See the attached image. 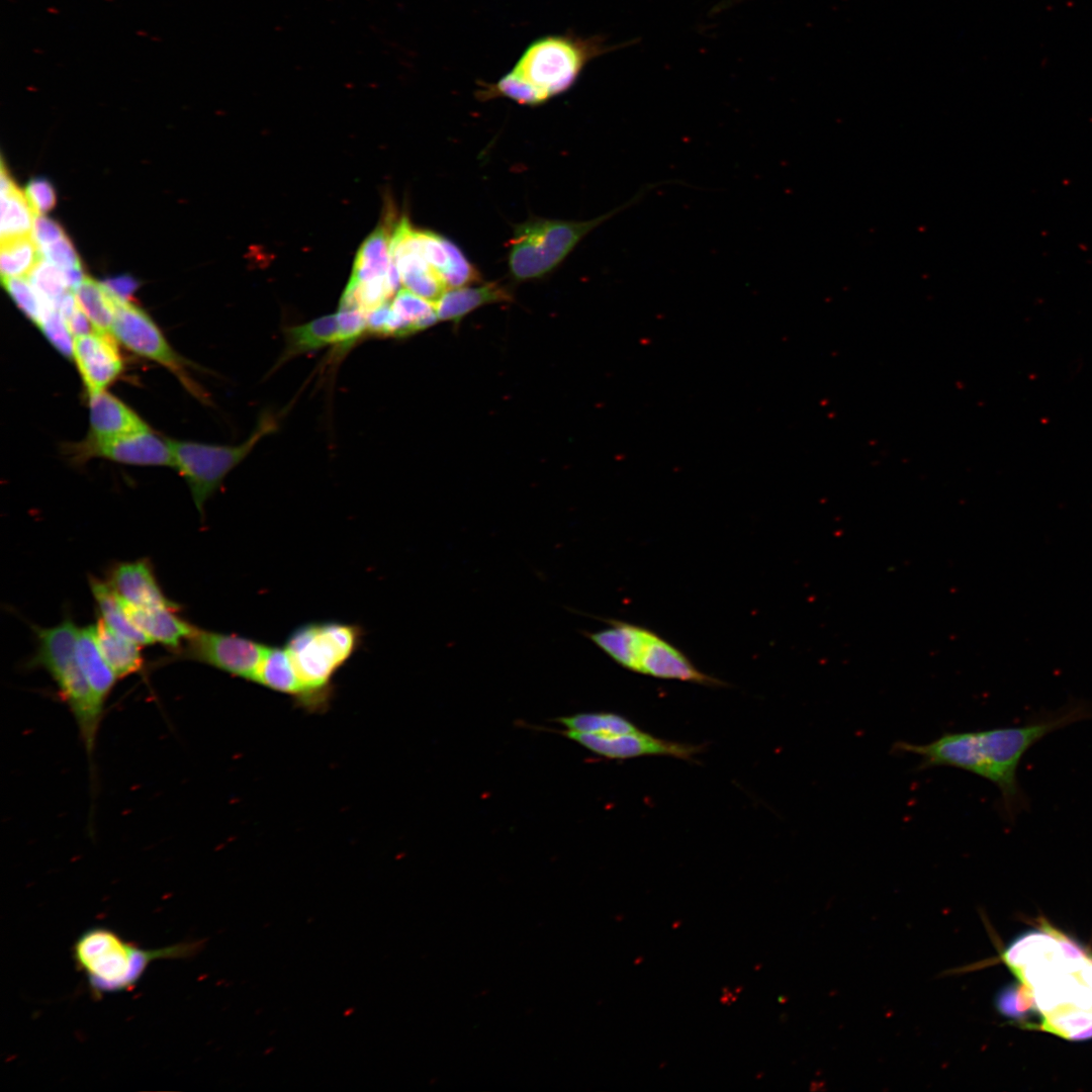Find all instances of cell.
<instances>
[{
	"label": "cell",
	"mask_w": 1092,
	"mask_h": 1092,
	"mask_svg": "<svg viewBox=\"0 0 1092 1092\" xmlns=\"http://www.w3.org/2000/svg\"><path fill=\"white\" fill-rule=\"evenodd\" d=\"M1091 717V703L1072 700L1056 710L1034 714L1021 726L947 732L923 744L898 741L892 751L919 756L918 769L950 766L988 780L1000 792L1002 816L1013 822L1028 808L1017 779L1023 755L1048 734Z\"/></svg>",
	"instance_id": "obj_1"
},
{
	"label": "cell",
	"mask_w": 1092,
	"mask_h": 1092,
	"mask_svg": "<svg viewBox=\"0 0 1092 1092\" xmlns=\"http://www.w3.org/2000/svg\"><path fill=\"white\" fill-rule=\"evenodd\" d=\"M1013 942L1002 960L1031 992L1043 1018L1092 1012V958L1055 929Z\"/></svg>",
	"instance_id": "obj_2"
},
{
	"label": "cell",
	"mask_w": 1092,
	"mask_h": 1092,
	"mask_svg": "<svg viewBox=\"0 0 1092 1092\" xmlns=\"http://www.w3.org/2000/svg\"><path fill=\"white\" fill-rule=\"evenodd\" d=\"M633 43L608 46L599 34L543 35L530 42L512 69L497 81L482 83L477 95L483 100L506 97L521 105H541L570 89L593 60Z\"/></svg>",
	"instance_id": "obj_3"
},
{
	"label": "cell",
	"mask_w": 1092,
	"mask_h": 1092,
	"mask_svg": "<svg viewBox=\"0 0 1092 1092\" xmlns=\"http://www.w3.org/2000/svg\"><path fill=\"white\" fill-rule=\"evenodd\" d=\"M363 639L362 626L338 621L305 623L289 634L284 647L301 689L299 707L308 712L329 708L334 677Z\"/></svg>",
	"instance_id": "obj_4"
},
{
	"label": "cell",
	"mask_w": 1092,
	"mask_h": 1092,
	"mask_svg": "<svg viewBox=\"0 0 1092 1092\" xmlns=\"http://www.w3.org/2000/svg\"><path fill=\"white\" fill-rule=\"evenodd\" d=\"M202 940L182 941L160 948H143L114 930L94 926L73 945V959L95 995L128 991L135 987L150 964L164 959H185L202 947Z\"/></svg>",
	"instance_id": "obj_5"
},
{
	"label": "cell",
	"mask_w": 1092,
	"mask_h": 1092,
	"mask_svg": "<svg viewBox=\"0 0 1092 1092\" xmlns=\"http://www.w3.org/2000/svg\"><path fill=\"white\" fill-rule=\"evenodd\" d=\"M78 630L70 618L52 627H34L36 650L28 665L43 669L56 684L92 763L104 707L95 699L79 665L76 655Z\"/></svg>",
	"instance_id": "obj_6"
},
{
	"label": "cell",
	"mask_w": 1092,
	"mask_h": 1092,
	"mask_svg": "<svg viewBox=\"0 0 1092 1092\" xmlns=\"http://www.w3.org/2000/svg\"><path fill=\"white\" fill-rule=\"evenodd\" d=\"M609 623L608 628L586 633V636L623 667L658 678L720 685L718 679L696 668L680 650L655 632L624 621L610 620Z\"/></svg>",
	"instance_id": "obj_7"
},
{
	"label": "cell",
	"mask_w": 1092,
	"mask_h": 1092,
	"mask_svg": "<svg viewBox=\"0 0 1092 1092\" xmlns=\"http://www.w3.org/2000/svg\"><path fill=\"white\" fill-rule=\"evenodd\" d=\"M643 193L604 215L585 221L531 218L515 226L509 266L518 281L541 278L554 270L592 230L640 200Z\"/></svg>",
	"instance_id": "obj_8"
},
{
	"label": "cell",
	"mask_w": 1092,
	"mask_h": 1092,
	"mask_svg": "<svg viewBox=\"0 0 1092 1092\" xmlns=\"http://www.w3.org/2000/svg\"><path fill=\"white\" fill-rule=\"evenodd\" d=\"M277 429L271 414H263L252 435L242 444L223 446L167 439L174 467L186 480L193 502L202 514L207 499L219 488L224 477L255 448L259 441Z\"/></svg>",
	"instance_id": "obj_9"
},
{
	"label": "cell",
	"mask_w": 1092,
	"mask_h": 1092,
	"mask_svg": "<svg viewBox=\"0 0 1092 1092\" xmlns=\"http://www.w3.org/2000/svg\"><path fill=\"white\" fill-rule=\"evenodd\" d=\"M178 655L209 665L234 677L254 681L268 645L233 633L197 628Z\"/></svg>",
	"instance_id": "obj_10"
},
{
	"label": "cell",
	"mask_w": 1092,
	"mask_h": 1092,
	"mask_svg": "<svg viewBox=\"0 0 1092 1092\" xmlns=\"http://www.w3.org/2000/svg\"><path fill=\"white\" fill-rule=\"evenodd\" d=\"M114 299L116 308L110 332L114 339L134 354L163 365L196 393L198 389L188 378L182 358L152 317L130 300Z\"/></svg>",
	"instance_id": "obj_11"
},
{
	"label": "cell",
	"mask_w": 1092,
	"mask_h": 1092,
	"mask_svg": "<svg viewBox=\"0 0 1092 1092\" xmlns=\"http://www.w3.org/2000/svg\"><path fill=\"white\" fill-rule=\"evenodd\" d=\"M74 448L78 460L98 457L127 465L174 467L167 439L152 430L107 440L88 437Z\"/></svg>",
	"instance_id": "obj_12"
},
{
	"label": "cell",
	"mask_w": 1092,
	"mask_h": 1092,
	"mask_svg": "<svg viewBox=\"0 0 1092 1092\" xmlns=\"http://www.w3.org/2000/svg\"><path fill=\"white\" fill-rule=\"evenodd\" d=\"M564 735L608 758L667 755L687 759L698 751L695 745L659 739L640 730L625 734H594L566 730Z\"/></svg>",
	"instance_id": "obj_13"
},
{
	"label": "cell",
	"mask_w": 1092,
	"mask_h": 1092,
	"mask_svg": "<svg viewBox=\"0 0 1092 1092\" xmlns=\"http://www.w3.org/2000/svg\"><path fill=\"white\" fill-rule=\"evenodd\" d=\"M116 342L111 334L94 330L74 337L72 360L88 393L106 390L122 373L123 361Z\"/></svg>",
	"instance_id": "obj_14"
},
{
	"label": "cell",
	"mask_w": 1092,
	"mask_h": 1092,
	"mask_svg": "<svg viewBox=\"0 0 1092 1092\" xmlns=\"http://www.w3.org/2000/svg\"><path fill=\"white\" fill-rule=\"evenodd\" d=\"M107 582L127 605L143 608L178 607L163 593L148 559L115 564L109 571Z\"/></svg>",
	"instance_id": "obj_15"
},
{
	"label": "cell",
	"mask_w": 1092,
	"mask_h": 1092,
	"mask_svg": "<svg viewBox=\"0 0 1092 1092\" xmlns=\"http://www.w3.org/2000/svg\"><path fill=\"white\" fill-rule=\"evenodd\" d=\"M88 398L89 437L107 440L151 430L135 412L106 390L88 393Z\"/></svg>",
	"instance_id": "obj_16"
},
{
	"label": "cell",
	"mask_w": 1092,
	"mask_h": 1092,
	"mask_svg": "<svg viewBox=\"0 0 1092 1092\" xmlns=\"http://www.w3.org/2000/svg\"><path fill=\"white\" fill-rule=\"evenodd\" d=\"M123 604L130 619L153 643H161L173 651H179L196 629L177 615L178 607L143 608Z\"/></svg>",
	"instance_id": "obj_17"
},
{
	"label": "cell",
	"mask_w": 1092,
	"mask_h": 1092,
	"mask_svg": "<svg viewBox=\"0 0 1092 1092\" xmlns=\"http://www.w3.org/2000/svg\"><path fill=\"white\" fill-rule=\"evenodd\" d=\"M76 655L95 699L105 708L118 677L101 654L95 639L93 625L79 628Z\"/></svg>",
	"instance_id": "obj_18"
},
{
	"label": "cell",
	"mask_w": 1092,
	"mask_h": 1092,
	"mask_svg": "<svg viewBox=\"0 0 1092 1092\" xmlns=\"http://www.w3.org/2000/svg\"><path fill=\"white\" fill-rule=\"evenodd\" d=\"M511 299L509 290L496 282L464 286L446 290L436 301V311L439 321H451L458 325L464 316L482 305Z\"/></svg>",
	"instance_id": "obj_19"
},
{
	"label": "cell",
	"mask_w": 1092,
	"mask_h": 1092,
	"mask_svg": "<svg viewBox=\"0 0 1092 1092\" xmlns=\"http://www.w3.org/2000/svg\"><path fill=\"white\" fill-rule=\"evenodd\" d=\"M0 185L1 242L31 236L35 213L25 192L15 184L3 161L1 162Z\"/></svg>",
	"instance_id": "obj_20"
},
{
	"label": "cell",
	"mask_w": 1092,
	"mask_h": 1092,
	"mask_svg": "<svg viewBox=\"0 0 1092 1092\" xmlns=\"http://www.w3.org/2000/svg\"><path fill=\"white\" fill-rule=\"evenodd\" d=\"M339 323L337 313L323 315L308 323L293 326L285 330L284 349L275 367L290 359L339 343Z\"/></svg>",
	"instance_id": "obj_21"
},
{
	"label": "cell",
	"mask_w": 1092,
	"mask_h": 1092,
	"mask_svg": "<svg viewBox=\"0 0 1092 1092\" xmlns=\"http://www.w3.org/2000/svg\"><path fill=\"white\" fill-rule=\"evenodd\" d=\"M93 627L101 654L118 679L138 673L144 668L145 659L141 645L110 629L100 618Z\"/></svg>",
	"instance_id": "obj_22"
},
{
	"label": "cell",
	"mask_w": 1092,
	"mask_h": 1092,
	"mask_svg": "<svg viewBox=\"0 0 1092 1092\" xmlns=\"http://www.w3.org/2000/svg\"><path fill=\"white\" fill-rule=\"evenodd\" d=\"M89 584L98 608L99 618L110 629L141 646L153 644V641L130 619L122 600L108 582L90 576Z\"/></svg>",
	"instance_id": "obj_23"
},
{
	"label": "cell",
	"mask_w": 1092,
	"mask_h": 1092,
	"mask_svg": "<svg viewBox=\"0 0 1092 1092\" xmlns=\"http://www.w3.org/2000/svg\"><path fill=\"white\" fill-rule=\"evenodd\" d=\"M391 235L387 225H380L365 239L356 255L350 282L362 283L387 275Z\"/></svg>",
	"instance_id": "obj_24"
},
{
	"label": "cell",
	"mask_w": 1092,
	"mask_h": 1092,
	"mask_svg": "<svg viewBox=\"0 0 1092 1092\" xmlns=\"http://www.w3.org/2000/svg\"><path fill=\"white\" fill-rule=\"evenodd\" d=\"M254 682L284 694L298 704L301 689L285 647L268 645Z\"/></svg>",
	"instance_id": "obj_25"
},
{
	"label": "cell",
	"mask_w": 1092,
	"mask_h": 1092,
	"mask_svg": "<svg viewBox=\"0 0 1092 1092\" xmlns=\"http://www.w3.org/2000/svg\"><path fill=\"white\" fill-rule=\"evenodd\" d=\"M72 292L79 308L88 318L93 330L110 334L116 303L104 284L85 275L84 279Z\"/></svg>",
	"instance_id": "obj_26"
},
{
	"label": "cell",
	"mask_w": 1092,
	"mask_h": 1092,
	"mask_svg": "<svg viewBox=\"0 0 1092 1092\" xmlns=\"http://www.w3.org/2000/svg\"><path fill=\"white\" fill-rule=\"evenodd\" d=\"M390 305L399 320L400 338L426 330L439 321L436 302L406 288L396 292Z\"/></svg>",
	"instance_id": "obj_27"
},
{
	"label": "cell",
	"mask_w": 1092,
	"mask_h": 1092,
	"mask_svg": "<svg viewBox=\"0 0 1092 1092\" xmlns=\"http://www.w3.org/2000/svg\"><path fill=\"white\" fill-rule=\"evenodd\" d=\"M40 259L38 247L31 236L1 242V277H27Z\"/></svg>",
	"instance_id": "obj_28"
},
{
	"label": "cell",
	"mask_w": 1092,
	"mask_h": 1092,
	"mask_svg": "<svg viewBox=\"0 0 1092 1092\" xmlns=\"http://www.w3.org/2000/svg\"><path fill=\"white\" fill-rule=\"evenodd\" d=\"M558 722L567 730L594 734H625L639 729L626 718L613 713H580L561 717Z\"/></svg>",
	"instance_id": "obj_29"
},
{
	"label": "cell",
	"mask_w": 1092,
	"mask_h": 1092,
	"mask_svg": "<svg viewBox=\"0 0 1092 1092\" xmlns=\"http://www.w3.org/2000/svg\"><path fill=\"white\" fill-rule=\"evenodd\" d=\"M2 284L16 306L36 326L56 307L37 292L27 277L2 278Z\"/></svg>",
	"instance_id": "obj_30"
},
{
	"label": "cell",
	"mask_w": 1092,
	"mask_h": 1092,
	"mask_svg": "<svg viewBox=\"0 0 1092 1092\" xmlns=\"http://www.w3.org/2000/svg\"><path fill=\"white\" fill-rule=\"evenodd\" d=\"M27 279L44 299L55 305L67 292L71 291L64 270L42 258L28 274Z\"/></svg>",
	"instance_id": "obj_31"
},
{
	"label": "cell",
	"mask_w": 1092,
	"mask_h": 1092,
	"mask_svg": "<svg viewBox=\"0 0 1092 1092\" xmlns=\"http://www.w3.org/2000/svg\"><path fill=\"white\" fill-rule=\"evenodd\" d=\"M37 327L63 356L72 359L74 336L57 307L52 308Z\"/></svg>",
	"instance_id": "obj_32"
},
{
	"label": "cell",
	"mask_w": 1092,
	"mask_h": 1092,
	"mask_svg": "<svg viewBox=\"0 0 1092 1092\" xmlns=\"http://www.w3.org/2000/svg\"><path fill=\"white\" fill-rule=\"evenodd\" d=\"M996 1006L1003 1015L1020 1019L1034 1009V1001L1025 985H1012L998 995Z\"/></svg>",
	"instance_id": "obj_33"
},
{
	"label": "cell",
	"mask_w": 1092,
	"mask_h": 1092,
	"mask_svg": "<svg viewBox=\"0 0 1092 1092\" xmlns=\"http://www.w3.org/2000/svg\"><path fill=\"white\" fill-rule=\"evenodd\" d=\"M339 323V343L348 347L366 331V314L358 308L340 307L337 312Z\"/></svg>",
	"instance_id": "obj_34"
},
{
	"label": "cell",
	"mask_w": 1092,
	"mask_h": 1092,
	"mask_svg": "<svg viewBox=\"0 0 1092 1092\" xmlns=\"http://www.w3.org/2000/svg\"><path fill=\"white\" fill-rule=\"evenodd\" d=\"M38 250L42 259L62 270L82 267L80 258L67 236Z\"/></svg>",
	"instance_id": "obj_35"
},
{
	"label": "cell",
	"mask_w": 1092,
	"mask_h": 1092,
	"mask_svg": "<svg viewBox=\"0 0 1092 1092\" xmlns=\"http://www.w3.org/2000/svg\"><path fill=\"white\" fill-rule=\"evenodd\" d=\"M24 192L35 215H43L56 205L55 189L44 178L30 180Z\"/></svg>",
	"instance_id": "obj_36"
},
{
	"label": "cell",
	"mask_w": 1092,
	"mask_h": 1092,
	"mask_svg": "<svg viewBox=\"0 0 1092 1092\" xmlns=\"http://www.w3.org/2000/svg\"><path fill=\"white\" fill-rule=\"evenodd\" d=\"M66 236L62 226L43 215H35L31 238L38 248L53 244Z\"/></svg>",
	"instance_id": "obj_37"
},
{
	"label": "cell",
	"mask_w": 1092,
	"mask_h": 1092,
	"mask_svg": "<svg viewBox=\"0 0 1092 1092\" xmlns=\"http://www.w3.org/2000/svg\"><path fill=\"white\" fill-rule=\"evenodd\" d=\"M107 290L121 300H130L131 294L138 288V282L128 275L110 278L102 282Z\"/></svg>",
	"instance_id": "obj_38"
}]
</instances>
